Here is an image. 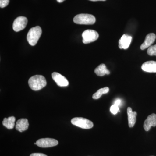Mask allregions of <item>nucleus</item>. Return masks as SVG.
<instances>
[{"instance_id":"obj_1","label":"nucleus","mask_w":156,"mask_h":156,"mask_svg":"<svg viewBox=\"0 0 156 156\" xmlns=\"http://www.w3.org/2000/svg\"><path fill=\"white\" fill-rule=\"evenodd\" d=\"M47 83L44 76L35 75L30 78L28 84L30 89L34 91H38L46 87Z\"/></svg>"},{"instance_id":"obj_2","label":"nucleus","mask_w":156,"mask_h":156,"mask_svg":"<svg viewBox=\"0 0 156 156\" xmlns=\"http://www.w3.org/2000/svg\"><path fill=\"white\" fill-rule=\"evenodd\" d=\"M42 34V29L39 26L32 27L29 31L27 37V41L31 46L36 45Z\"/></svg>"},{"instance_id":"obj_3","label":"nucleus","mask_w":156,"mask_h":156,"mask_svg":"<svg viewBox=\"0 0 156 156\" xmlns=\"http://www.w3.org/2000/svg\"><path fill=\"white\" fill-rule=\"evenodd\" d=\"M73 21L76 24L91 25L95 23L96 19L92 14H81L74 17Z\"/></svg>"},{"instance_id":"obj_4","label":"nucleus","mask_w":156,"mask_h":156,"mask_svg":"<svg viewBox=\"0 0 156 156\" xmlns=\"http://www.w3.org/2000/svg\"><path fill=\"white\" fill-rule=\"evenodd\" d=\"M71 122L73 125L83 129H90L94 126L93 122L91 121L82 117L73 118Z\"/></svg>"},{"instance_id":"obj_5","label":"nucleus","mask_w":156,"mask_h":156,"mask_svg":"<svg viewBox=\"0 0 156 156\" xmlns=\"http://www.w3.org/2000/svg\"><path fill=\"white\" fill-rule=\"evenodd\" d=\"M82 37L83 43L84 44H88L96 41L99 37V34L96 31L87 30L83 32Z\"/></svg>"},{"instance_id":"obj_6","label":"nucleus","mask_w":156,"mask_h":156,"mask_svg":"<svg viewBox=\"0 0 156 156\" xmlns=\"http://www.w3.org/2000/svg\"><path fill=\"white\" fill-rule=\"evenodd\" d=\"M27 18L23 16L17 17L14 20L13 24V29L15 32H19L25 28L27 25Z\"/></svg>"},{"instance_id":"obj_7","label":"nucleus","mask_w":156,"mask_h":156,"mask_svg":"<svg viewBox=\"0 0 156 156\" xmlns=\"http://www.w3.org/2000/svg\"><path fill=\"white\" fill-rule=\"evenodd\" d=\"M58 141L53 138H41L37 140V145L39 147L46 148L53 147L58 145Z\"/></svg>"},{"instance_id":"obj_8","label":"nucleus","mask_w":156,"mask_h":156,"mask_svg":"<svg viewBox=\"0 0 156 156\" xmlns=\"http://www.w3.org/2000/svg\"><path fill=\"white\" fill-rule=\"evenodd\" d=\"M53 80L60 87H66L68 86L69 83L66 78L58 73L54 72L52 74Z\"/></svg>"},{"instance_id":"obj_9","label":"nucleus","mask_w":156,"mask_h":156,"mask_svg":"<svg viewBox=\"0 0 156 156\" xmlns=\"http://www.w3.org/2000/svg\"><path fill=\"white\" fill-rule=\"evenodd\" d=\"M156 126V115L152 114L147 117V119L144 121V128L145 131H148L150 130L151 127Z\"/></svg>"},{"instance_id":"obj_10","label":"nucleus","mask_w":156,"mask_h":156,"mask_svg":"<svg viewBox=\"0 0 156 156\" xmlns=\"http://www.w3.org/2000/svg\"><path fill=\"white\" fill-rule=\"evenodd\" d=\"M132 37L127 34H124L119 41V48L126 50L131 44Z\"/></svg>"},{"instance_id":"obj_11","label":"nucleus","mask_w":156,"mask_h":156,"mask_svg":"<svg viewBox=\"0 0 156 156\" xmlns=\"http://www.w3.org/2000/svg\"><path fill=\"white\" fill-rule=\"evenodd\" d=\"M156 35L154 33L148 34L146 36L145 41L140 46L141 50H144L150 47L156 40Z\"/></svg>"},{"instance_id":"obj_12","label":"nucleus","mask_w":156,"mask_h":156,"mask_svg":"<svg viewBox=\"0 0 156 156\" xmlns=\"http://www.w3.org/2000/svg\"><path fill=\"white\" fill-rule=\"evenodd\" d=\"M128 126L130 128H133L136 122V116L137 113L136 112H133L131 107L127 108Z\"/></svg>"},{"instance_id":"obj_13","label":"nucleus","mask_w":156,"mask_h":156,"mask_svg":"<svg viewBox=\"0 0 156 156\" xmlns=\"http://www.w3.org/2000/svg\"><path fill=\"white\" fill-rule=\"evenodd\" d=\"M143 70L148 73H156V62H146L141 66Z\"/></svg>"},{"instance_id":"obj_14","label":"nucleus","mask_w":156,"mask_h":156,"mask_svg":"<svg viewBox=\"0 0 156 156\" xmlns=\"http://www.w3.org/2000/svg\"><path fill=\"white\" fill-rule=\"evenodd\" d=\"M29 127L28 120L26 119H21L16 122V129L20 132H22L27 130Z\"/></svg>"},{"instance_id":"obj_15","label":"nucleus","mask_w":156,"mask_h":156,"mask_svg":"<svg viewBox=\"0 0 156 156\" xmlns=\"http://www.w3.org/2000/svg\"><path fill=\"white\" fill-rule=\"evenodd\" d=\"M95 73L98 76H102L105 75L110 74L109 71L107 69L106 66L104 64H100L95 68Z\"/></svg>"},{"instance_id":"obj_16","label":"nucleus","mask_w":156,"mask_h":156,"mask_svg":"<svg viewBox=\"0 0 156 156\" xmlns=\"http://www.w3.org/2000/svg\"><path fill=\"white\" fill-rule=\"evenodd\" d=\"M15 120H16V119L14 116L9 117L8 118H5L2 122L3 125L8 129H13L15 126Z\"/></svg>"},{"instance_id":"obj_17","label":"nucleus","mask_w":156,"mask_h":156,"mask_svg":"<svg viewBox=\"0 0 156 156\" xmlns=\"http://www.w3.org/2000/svg\"><path fill=\"white\" fill-rule=\"evenodd\" d=\"M109 91V89L108 87H105L104 88L98 89L97 92L94 93L92 95V98L94 99H98V98H100L101 95H103V94H107V93H108Z\"/></svg>"},{"instance_id":"obj_18","label":"nucleus","mask_w":156,"mask_h":156,"mask_svg":"<svg viewBox=\"0 0 156 156\" xmlns=\"http://www.w3.org/2000/svg\"><path fill=\"white\" fill-rule=\"evenodd\" d=\"M147 53L149 55L151 56H156V44L151 46L148 48Z\"/></svg>"},{"instance_id":"obj_19","label":"nucleus","mask_w":156,"mask_h":156,"mask_svg":"<svg viewBox=\"0 0 156 156\" xmlns=\"http://www.w3.org/2000/svg\"><path fill=\"white\" fill-rule=\"evenodd\" d=\"M119 110V106L116 105H113L110 108V112L112 114L114 115L116 114L118 112Z\"/></svg>"},{"instance_id":"obj_20","label":"nucleus","mask_w":156,"mask_h":156,"mask_svg":"<svg viewBox=\"0 0 156 156\" xmlns=\"http://www.w3.org/2000/svg\"><path fill=\"white\" fill-rule=\"evenodd\" d=\"M10 0H0V7L4 8L9 5Z\"/></svg>"},{"instance_id":"obj_21","label":"nucleus","mask_w":156,"mask_h":156,"mask_svg":"<svg viewBox=\"0 0 156 156\" xmlns=\"http://www.w3.org/2000/svg\"><path fill=\"white\" fill-rule=\"evenodd\" d=\"M30 156H48L45 154L42 153H33L31 154Z\"/></svg>"},{"instance_id":"obj_22","label":"nucleus","mask_w":156,"mask_h":156,"mask_svg":"<svg viewBox=\"0 0 156 156\" xmlns=\"http://www.w3.org/2000/svg\"><path fill=\"white\" fill-rule=\"evenodd\" d=\"M121 101L119 100H117L115 102V104L116 105H118V106H119V105L120 104V103H121Z\"/></svg>"},{"instance_id":"obj_23","label":"nucleus","mask_w":156,"mask_h":156,"mask_svg":"<svg viewBox=\"0 0 156 156\" xmlns=\"http://www.w3.org/2000/svg\"><path fill=\"white\" fill-rule=\"evenodd\" d=\"M89 1H92V2H97V1H105L106 0H89Z\"/></svg>"},{"instance_id":"obj_24","label":"nucleus","mask_w":156,"mask_h":156,"mask_svg":"<svg viewBox=\"0 0 156 156\" xmlns=\"http://www.w3.org/2000/svg\"><path fill=\"white\" fill-rule=\"evenodd\" d=\"M57 1V2H58V3H62V2H64L65 0H56Z\"/></svg>"}]
</instances>
